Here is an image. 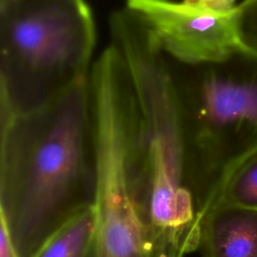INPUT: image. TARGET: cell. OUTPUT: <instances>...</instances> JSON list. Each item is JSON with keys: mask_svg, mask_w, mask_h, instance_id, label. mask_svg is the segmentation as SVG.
<instances>
[{"mask_svg": "<svg viewBox=\"0 0 257 257\" xmlns=\"http://www.w3.org/2000/svg\"><path fill=\"white\" fill-rule=\"evenodd\" d=\"M0 119V223L18 257H34L58 229L94 206L89 76L38 110Z\"/></svg>", "mask_w": 257, "mask_h": 257, "instance_id": "6da1fadb", "label": "cell"}, {"mask_svg": "<svg viewBox=\"0 0 257 257\" xmlns=\"http://www.w3.org/2000/svg\"><path fill=\"white\" fill-rule=\"evenodd\" d=\"M94 235L92 207L58 229L34 257H95Z\"/></svg>", "mask_w": 257, "mask_h": 257, "instance_id": "ba28073f", "label": "cell"}, {"mask_svg": "<svg viewBox=\"0 0 257 257\" xmlns=\"http://www.w3.org/2000/svg\"><path fill=\"white\" fill-rule=\"evenodd\" d=\"M201 257H257V208L217 201L200 223Z\"/></svg>", "mask_w": 257, "mask_h": 257, "instance_id": "52a82bcc", "label": "cell"}, {"mask_svg": "<svg viewBox=\"0 0 257 257\" xmlns=\"http://www.w3.org/2000/svg\"><path fill=\"white\" fill-rule=\"evenodd\" d=\"M110 39L137 93L127 139L133 195L159 257H185L199 248L200 219L185 180L179 113L165 54L132 16L111 25Z\"/></svg>", "mask_w": 257, "mask_h": 257, "instance_id": "7a4b0ae2", "label": "cell"}, {"mask_svg": "<svg viewBox=\"0 0 257 257\" xmlns=\"http://www.w3.org/2000/svg\"><path fill=\"white\" fill-rule=\"evenodd\" d=\"M184 1L204 5L216 10H230L237 5L236 0H184Z\"/></svg>", "mask_w": 257, "mask_h": 257, "instance_id": "7c38bea8", "label": "cell"}, {"mask_svg": "<svg viewBox=\"0 0 257 257\" xmlns=\"http://www.w3.org/2000/svg\"><path fill=\"white\" fill-rule=\"evenodd\" d=\"M125 8L143 22L164 53L178 61H214L243 47L236 6L216 10L184 0H125Z\"/></svg>", "mask_w": 257, "mask_h": 257, "instance_id": "8992f818", "label": "cell"}, {"mask_svg": "<svg viewBox=\"0 0 257 257\" xmlns=\"http://www.w3.org/2000/svg\"><path fill=\"white\" fill-rule=\"evenodd\" d=\"M165 58L179 113L185 180L201 223L230 174L257 152V53L241 47L202 63Z\"/></svg>", "mask_w": 257, "mask_h": 257, "instance_id": "3957f363", "label": "cell"}, {"mask_svg": "<svg viewBox=\"0 0 257 257\" xmlns=\"http://www.w3.org/2000/svg\"><path fill=\"white\" fill-rule=\"evenodd\" d=\"M217 201L257 208V152L243 161L223 184Z\"/></svg>", "mask_w": 257, "mask_h": 257, "instance_id": "9c48e42d", "label": "cell"}, {"mask_svg": "<svg viewBox=\"0 0 257 257\" xmlns=\"http://www.w3.org/2000/svg\"><path fill=\"white\" fill-rule=\"evenodd\" d=\"M236 9L240 42L243 47L257 53V0H243Z\"/></svg>", "mask_w": 257, "mask_h": 257, "instance_id": "30bf717a", "label": "cell"}, {"mask_svg": "<svg viewBox=\"0 0 257 257\" xmlns=\"http://www.w3.org/2000/svg\"><path fill=\"white\" fill-rule=\"evenodd\" d=\"M94 44L85 0H1L0 114L38 110L87 78Z\"/></svg>", "mask_w": 257, "mask_h": 257, "instance_id": "277c9868", "label": "cell"}, {"mask_svg": "<svg viewBox=\"0 0 257 257\" xmlns=\"http://www.w3.org/2000/svg\"><path fill=\"white\" fill-rule=\"evenodd\" d=\"M89 84L97 167L95 257H159L130 184L127 139L137 95L113 45L91 66Z\"/></svg>", "mask_w": 257, "mask_h": 257, "instance_id": "5b68a950", "label": "cell"}, {"mask_svg": "<svg viewBox=\"0 0 257 257\" xmlns=\"http://www.w3.org/2000/svg\"><path fill=\"white\" fill-rule=\"evenodd\" d=\"M0 257H18L4 225L0 223Z\"/></svg>", "mask_w": 257, "mask_h": 257, "instance_id": "8fae6325", "label": "cell"}]
</instances>
